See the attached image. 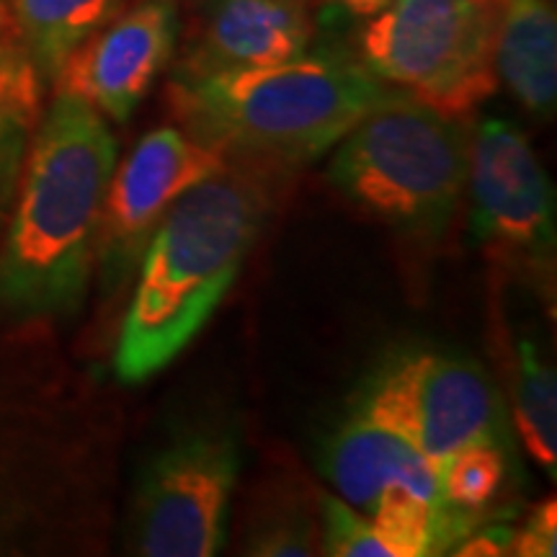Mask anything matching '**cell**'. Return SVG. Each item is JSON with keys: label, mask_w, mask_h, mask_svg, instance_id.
Returning <instances> with one entry per match:
<instances>
[{"label": "cell", "mask_w": 557, "mask_h": 557, "mask_svg": "<svg viewBox=\"0 0 557 557\" xmlns=\"http://www.w3.org/2000/svg\"><path fill=\"white\" fill-rule=\"evenodd\" d=\"M116 169V137L94 107L58 94L26 152L0 248V312L67 318L96 267L101 214Z\"/></svg>", "instance_id": "obj_1"}, {"label": "cell", "mask_w": 557, "mask_h": 557, "mask_svg": "<svg viewBox=\"0 0 557 557\" xmlns=\"http://www.w3.org/2000/svg\"><path fill=\"white\" fill-rule=\"evenodd\" d=\"M274 176L230 160L169 209L135 269L114 351L122 382L137 385L169 367L209 323L267 225Z\"/></svg>", "instance_id": "obj_2"}, {"label": "cell", "mask_w": 557, "mask_h": 557, "mask_svg": "<svg viewBox=\"0 0 557 557\" xmlns=\"http://www.w3.org/2000/svg\"><path fill=\"white\" fill-rule=\"evenodd\" d=\"M400 94L346 54H299L267 67L178 78L165 103L178 129L235 163L282 173L310 163Z\"/></svg>", "instance_id": "obj_3"}, {"label": "cell", "mask_w": 557, "mask_h": 557, "mask_svg": "<svg viewBox=\"0 0 557 557\" xmlns=\"http://www.w3.org/2000/svg\"><path fill=\"white\" fill-rule=\"evenodd\" d=\"M470 139L468 122L400 90L338 139L329 181L395 230L438 238L468 189Z\"/></svg>", "instance_id": "obj_4"}, {"label": "cell", "mask_w": 557, "mask_h": 557, "mask_svg": "<svg viewBox=\"0 0 557 557\" xmlns=\"http://www.w3.org/2000/svg\"><path fill=\"white\" fill-rule=\"evenodd\" d=\"M500 0H393L359 32V62L387 86L457 120L498 88Z\"/></svg>", "instance_id": "obj_5"}, {"label": "cell", "mask_w": 557, "mask_h": 557, "mask_svg": "<svg viewBox=\"0 0 557 557\" xmlns=\"http://www.w3.org/2000/svg\"><path fill=\"white\" fill-rule=\"evenodd\" d=\"M431 459L436 468L478 444L504 447L500 398L475 361L444 351H406L369 380L357 408Z\"/></svg>", "instance_id": "obj_6"}, {"label": "cell", "mask_w": 557, "mask_h": 557, "mask_svg": "<svg viewBox=\"0 0 557 557\" xmlns=\"http://www.w3.org/2000/svg\"><path fill=\"white\" fill-rule=\"evenodd\" d=\"M238 444L225 431H191L148 465L132 513V549L145 557H212L227 537Z\"/></svg>", "instance_id": "obj_7"}, {"label": "cell", "mask_w": 557, "mask_h": 557, "mask_svg": "<svg viewBox=\"0 0 557 557\" xmlns=\"http://www.w3.org/2000/svg\"><path fill=\"white\" fill-rule=\"evenodd\" d=\"M472 233L487 253L542 284L555 278V197L540 158L511 122L472 129Z\"/></svg>", "instance_id": "obj_8"}, {"label": "cell", "mask_w": 557, "mask_h": 557, "mask_svg": "<svg viewBox=\"0 0 557 557\" xmlns=\"http://www.w3.org/2000/svg\"><path fill=\"white\" fill-rule=\"evenodd\" d=\"M230 160L209 150L178 127H160L132 148L114 169L101 214L96 267L107 292H116L135 274L169 209L191 186L225 171Z\"/></svg>", "instance_id": "obj_9"}, {"label": "cell", "mask_w": 557, "mask_h": 557, "mask_svg": "<svg viewBox=\"0 0 557 557\" xmlns=\"http://www.w3.org/2000/svg\"><path fill=\"white\" fill-rule=\"evenodd\" d=\"M173 3L139 0L81 41L54 75V94L75 96L103 120L127 122L176 52Z\"/></svg>", "instance_id": "obj_10"}, {"label": "cell", "mask_w": 557, "mask_h": 557, "mask_svg": "<svg viewBox=\"0 0 557 557\" xmlns=\"http://www.w3.org/2000/svg\"><path fill=\"white\" fill-rule=\"evenodd\" d=\"M312 34V0H205L173 75L278 65L308 52Z\"/></svg>", "instance_id": "obj_11"}, {"label": "cell", "mask_w": 557, "mask_h": 557, "mask_svg": "<svg viewBox=\"0 0 557 557\" xmlns=\"http://www.w3.org/2000/svg\"><path fill=\"white\" fill-rule=\"evenodd\" d=\"M323 470L338 496L367 517H372L380 498L393 487H403L434 506L447 504L436 465L395 431L359 413L325 444Z\"/></svg>", "instance_id": "obj_12"}, {"label": "cell", "mask_w": 557, "mask_h": 557, "mask_svg": "<svg viewBox=\"0 0 557 557\" xmlns=\"http://www.w3.org/2000/svg\"><path fill=\"white\" fill-rule=\"evenodd\" d=\"M496 70L527 111L542 120L555 114L557 18L549 0H500Z\"/></svg>", "instance_id": "obj_13"}, {"label": "cell", "mask_w": 557, "mask_h": 557, "mask_svg": "<svg viewBox=\"0 0 557 557\" xmlns=\"http://www.w3.org/2000/svg\"><path fill=\"white\" fill-rule=\"evenodd\" d=\"M41 81L52 83L67 54L122 11L124 0H5Z\"/></svg>", "instance_id": "obj_14"}, {"label": "cell", "mask_w": 557, "mask_h": 557, "mask_svg": "<svg viewBox=\"0 0 557 557\" xmlns=\"http://www.w3.org/2000/svg\"><path fill=\"white\" fill-rule=\"evenodd\" d=\"M513 423L529 457L555 478L557 470V382L534 341L517 344L513 369Z\"/></svg>", "instance_id": "obj_15"}, {"label": "cell", "mask_w": 557, "mask_h": 557, "mask_svg": "<svg viewBox=\"0 0 557 557\" xmlns=\"http://www.w3.org/2000/svg\"><path fill=\"white\" fill-rule=\"evenodd\" d=\"M41 88L45 81L21 41L9 5L0 0V124L34 127L41 114Z\"/></svg>", "instance_id": "obj_16"}, {"label": "cell", "mask_w": 557, "mask_h": 557, "mask_svg": "<svg viewBox=\"0 0 557 557\" xmlns=\"http://www.w3.org/2000/svg\"><path fill=\"white\" fill-rule=\"evenodd\" d=\"M506 472V451L498 444H478L457 451L438 468L444 500L462 511H485L504 487Z\"/></svg>", "instance_id": "obj_17"}, {"label": "cell", "mask_w": 557, "mask_h": 557, "mask_svg": "<svg viewBox=\"0 0 557 557\" xmlns=\"http://www.w3.org/2000/svg\"><path fill=\"white\" fill-rule=\"evenodd\" d=\"M320 553L331 557H395L367 513L333 496H323Z\"/></svg>", "instance_id": "obj_18"}, {"label": "cell", "mask_w": 557, "mask_h": 557, "mask_svg": "<svg viewBox=\"0 0 557 557\" xmlns=\"http://www.w3.org/2000/svg\"><path fill=\"white\" fill-rule=\"evenodd\" d=\"M246 553L259 557H310L320 553V534L305 513H276L256 527Z\"/></svg>", "instance_id": "obj_19"}, {"label": "cell", "mask_w": 557, "mask_h": 557, "mask_svg": "<svg viewBox=\"0 0 557 557\" xmlns=\"http://www.w3.org/2000/svg\"><path fill=\"white\" fill-rule=\"evenodd\" d=\"M511 555L519 557H555L557 555V504L555 498L542 500L527 517V524L513 534Z\"/></svg>", "instance_id": "obj_20"}, {"label": "cell", "mask_w": 557, "mask_h": 557, "mask_svg": "<svg viewBox=\"0 0 557 557\" xmlns=\"http://www.w3.org/2000/svg\"><path fill=\"white\" fill-rule=\"evenodd\" d=\"M32 129L34 127L18 122L0 124V220L5 218V209L11 207L13 194H16Z\"/></svg>", "instance_id": "obj_21"}, {"label": "cell", "mask_w": 557, "mask_h": 557, "mask_svg": "<svg viewBox=\"0 0 557 557\" xmlns=\"http://www.w3.org/2000/svg\"><path fill=\"white\" fill-rule=\"evenodd\" d=\"M513 534L517 529L508 524L496 527H478L472 529L465 540L457 542V547L449 555L459 557H498V555H511L513 549Z\"/></svg>", "instance_id": "obj_22"}, {"label": "cell", "mask_w": 557, "mask_h": 557, "mask_svg": "<svg viewBox=\"0 0 557 557\" xmlns=\"http://www.w3.org/2000/svg\"><path fill=\"white\" fill-rule=\"evenodd\" d=\"M393 0H325L323 21H361L374 18L382 13Z\"/></svg>", "instance_id": "obj_23"}, {"label": "cell", "mask_w": 557, "mask_h": 557, "mask_svg": "<svg viewBox=\"0 0 557 557\" xmlns=\"http://www.w3.org/2000/svg\"><path fill=\"white\" fill-rule=\"evenodd\" d=\"M0 532H3V521H0Z\"/></svg>", "instance_id": "obj_24"}, {"label": "cell", "mask_w": 557, "mask_h": 557, "mask_svg": "<svg viewBox=\"0 0 557 557\" xmlns=\"http://www.w3.org/2000/svg\"><path fill=\"white\" fill-rule=\"evenodd\" d=\"M163 3H173V0H163Z\"/></svg>", "instance_id": "obj_25"}]
</instances>
